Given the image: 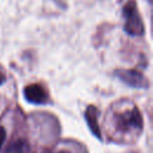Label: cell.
I'll return each instance as SVG.
<instances>
[{"label": "cell", "instance_id": "52a82bcc", "mask_svg": "<svg viewBox=\"0 0 153 153\" xmlns=\"http://www.w3.org/2000/svg\"><path fill=\"white\" fill-rule=\"evenodd\" d=\"M5 139H6V130H5L2 127H0V148H1V146H2V143H4V141H5Z\"/></svg>", "mask_w": 153, "mask_h": 153}, {"label": "cell", "instance_id": "6da1fadb", "mask_svg": "<svg viewBox=\"0 0 153 153\" xmlns=\"http://www.w3.org/2000/svg\"><path fill=\"white\" fill-rule=\"evenodd\" d=\"M124 30L131 36H141L143 33V23L139 14L135 1L130 0L123 7Z\"/></svg>", "mask_w": 153, "mask_h": 153}, {"label": "cell", "instance_id": "3957f363", "mask_svg": "<svg viewBox=\"0 0 153 153\" xmlns=\"http://www.w3.org/2000/svg\"><path fill=\"white\" fill-rule=\"evenodd\" d=\"M115 75L131 87H147L148 85L143 74L135 69H117L115 71Z\"/></svg>", "mask_w": 153, "mask_h": 153}, {"label": "cell", "instance_id": "8992f818", "mask_svg": "<svg viewBox=\"0 0 153 153\" xmlns=\"http://www.w3.org/2000/svg\"><path fill=\"white\" fill-rule=\"evenodd\" d=\"M27 152H29V143L27 141L22 139L12 142L6 151V153H27Z\"/></svg>", "mask_w": 153, "mask_h": 153}, {"label": "cell", "instance_id": "5b68a950", "mask_svg": "<svg viewBox=\"0 0 153 153\" xmlns=\"http://www.w3.org/2000/svg\"><path fill=\"white\" fill-rule=\"evenodd\" d=\"M85 120L87 122V126L90 128V130L92 131V134L94 136H97L98 139H100V129H99V124H98V109L93 105H88L86 111H85Z\"/></svg>", "mask_w": 153, "mask_h": 153}, {"label": "cell", "instance_id": "277c9868", "mask_svg": "<svg viewBox=\"0 0 153 153\" xmlns=\"http://www.w3.org/2000/svg\"><path fill=\"white\" fill-rule=\"evenodd\" d=\"M25 99L33 104H43L48 99V94L44 87L39 84H31L24 88Z\"/></svg>", "mask_w": 153, "mask_h": 153}, {"label": "cell", "instance_id": "9c48e42d", "mask_svg": "<svg viewBox=\"0 0 153 153\" xmlns=\"http://www.w3.org/2000/svg\"><path fill=\"white\" fill-rule=\"evenodd\" d=\"M60 153H68V152H65V151H62V152H60Z\"/></svg>", "mask_w": 153, "mask_h": 153}, {"label": "cell", "instance_id": "ba28073f", "mask_svg": "<svg viewBox=\"0 0 153 153\" xmlns=\"http://www.w3.org/2000/svg\"><path fill=\"white\" fill-rule=\"evenodd\" d=\"M4 81H5V75L0 72V85H1V84H4Z\"/></svg>", "mask_w": 153, "mask_h": 153}, {"label": "cell", "instance_id": "7a4b0ae2", "mask_svg": "<svg viewBox=\"0 0 153 153\" xmlns=\"http://www.w3.org/2000/svg\"><path fill=\"white\" fill-rule=\"evenodd\" d=\"M116 126L120 130H131L142 128V117L136 108L116 115Z\"/></svg>", "mask_w": 153, "mask_h": 153}]
</instances>
